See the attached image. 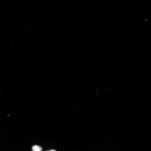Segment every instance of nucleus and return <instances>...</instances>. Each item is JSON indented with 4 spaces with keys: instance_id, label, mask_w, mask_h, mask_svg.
<instances>
[{
    "instance_id": "1",
    "label": "nucleus",
    "mask_w": 151,
    "mask_h": 151,
    "mask_svg": "<svg viewBox=\"0 0 151 151\" xmlns=\"http://www.w3.org/2000/svg\"><path fill=\"white\" fill-rule=\"evenodd\" d=\"M32 151H42V149L41 147L38 145H35L32 148Z\"/></svg>"
},
{
    "instance_id": "2",
    "label": "nucleus",
    "mask_w": 151,
    "mask_h": 151,
    "mask_svg": "<svg viewBox=\"0 0 151 151\" xmlns=\"http://www.w3.org/2000/svg\"><path fill=\"white\" fill-rule=\"evenodd\" d=\"M46 151H56V150H55L54 149H52V150H47Z\"/></svg>"
}]
</instances>
